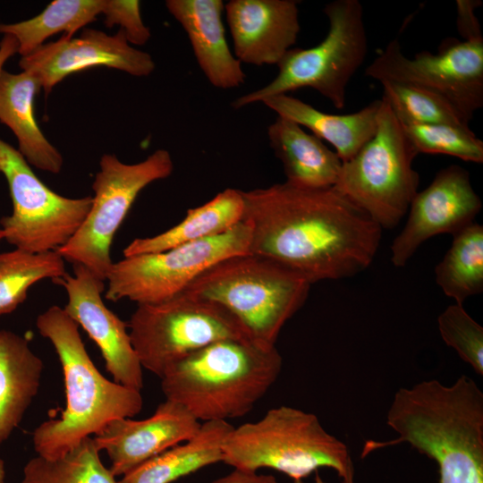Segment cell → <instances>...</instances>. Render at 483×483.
I'll return each instance as SVG.
<instances>
[{"label": "cell", "instance_id": "obj_1", "mask_svg": "<svg viewBox=\"0 0 483 483\" xmlns=\"http://www.w3.org/2000/svg\"><path fill=\"white\" fill-rule=\"evenodd\" d=\"M242 195L249 253L274 260L311 284L352 277L373 262L382 228L335 189L284 182Z\"/></svg>", "mask_w": 483, "mask_h": 483}, {"label": "cell", "instance_id": "obj_2", "mask_svg": "<svg viewBox=\"0 0 483 483\" xmlns=\"http://www.w3.org/2000/svg\"><path fill=\"white\" fill-rule=\"evenodd\" d=\"M36 326L58 355L65 388V408L60 417L44 421L32 433L38 455L59 458L110 421L131 418L141 411L140 391L99 372L87 352L78 324L64 308L51 306L38 315Z\"/></svg>", "mask_w": 483, "mask_h": 483}, {"label": "cell", "instance_id": "obj_3", "mask_svg": "<svg viewBox=\"0 0 483 483\" xmlns=\"http://www.w3.org/2000/svg\"><path fill=\"white\" fill-rule=\"evenodd\" d=\"M282 357L275 346L225 339L169 366L161 378L165 400L184 406L200 422L240 418L276 381Z\"/></svg>", "mask_w": 483, "mask_h": 483}, {"label": "cell", "instance_id": "obj_4", "mask_svg": "<svg viewBox=\"0 0 483 483\" xmlns=\"http://www.w3.org/2000/svg\"><path fill=\"white\" fill-rule=\"evenodd\" d=\"M310 285L295 271L248 252L218 261L182 292L224 306L254 343L273 347L282 327L306 301Z\"/></svg>", "mask_w": 483, "mask_h": 483}, {"label": "cell", "instance_id": "obj_5", "mask_svg": "<svg viewBox=\"0 0 483 483\" xmlns=\"http://www.w3.org/2000/svg\"><path fill=\"white\" fill-rule=\"evenodd\" d=\"M223 454V462L234 469L270 468L292 479L324 467L343 479L353 469L346 445L329 434L315 414L284 405L268 410L257 421L233 427Z\"/></svg>", "mask_w": 483, "mask_h": 483}, {"label": "cell", "instance_id": "obj_6", "mask_svg": "<svg viewBox=\"0 0 483 483\" xmlns=\"http://www.w3.org/2000/svg\"><path fill=\"white\" fill-rule=\"evenodd\" d=\"M323 13L329 24L325 38L312 47L291 48L276 64L275 79L236 98L233 108L301 88L317 90L337 109L345 106L347 86L368 54L363 8L359 0H335Z\"/></svg>", "mask_w": 483, "mask_h": 483}, {"label": "cell", "instance_id": "obj_7", "mask_svg": "<svg viewBox=\"0 0 483 483\" xmlns=\"http://www.w3.org/2000/svg\"><path fill=\"white\" fill-rule=\"evenodd\" d=\"M418 152L390 106L381 98L375 135L343 162L333 187L381 228L395 227L418 192Z\"/></svg>", "mask_w": 483, "mask_h": 483}, {"label": "cell", "instance_id": "obj_8", "mask_svg": "<svg viewBox=\"0 0 483 483\" xmlns=\"http://www.w3.org/2000/svg\"><path fill=\"white\" fill-rule=\"evenodd\" d=\"M128 326L142 368L159 377L174 362L217 341H252L224 306L185 292L160 302L139 304Z\"/></svg>", "mask_w": 483, "mask_h": 483}, {"label": "cell", "instance_id": "obj_9", "mask_svg": "<svg viewBox=\"0 0 483 483\" xmlns=\"http://www.w3.org/2000/svg\"><path fill=\"white\" fill-rule=\"evenodd\" d=\"M92 189L90 209L75 234L56 251L65 260L80 264L106 282L113 266L114 236L139 193L151 182L167 178L174 170L170 153L159 148L146 159L125 164L104 154Z\"/></svg>", "mask_w": 483, "mask_h": 483}, {"label": "cell", "instance_id": "obj_10", "mask_svg": "<svg viewBox=\"0 0 483 483\" xmlns=\"http://www.w3.org/2000/svg\"><path fill=\"white\" fill-rule=\"evenodd\" d=\"M250 228L242 221L229 231L157 252L123 258L108 273L105 297L151 304L182 293L218 261L249 252Z\"/></svg>", "mask_w": 483, "mask_h": 483}, {"label": "cell", "instance_id": "obj_11", "mask_svg": "<svg viewBox=\"0 0 483 483\" xmlns=\"http://www.w3.org/2000/svg\"><path fill=\"white\" fill-rule=\"evenodd\" d=\"M0 173L7 181L13 213L0 220L4 239L30 253L56 251L84 222L92 197L67 198L49 189L12 145L0 139Z\"/></svg>", "mask_w": 483, "mask_h": 483}, {"label": "cell", "instance_id": "obj_12", "mask_svg": "<svg viewBox=\"0 0 483 483\" xmlns=\"http://www.w3.org/2000/svg\"><path fill=\"white\" fill-rule=\"evenodd\" d=\"M380 83L416 86L447 100L470 123L483 106V39L445 38L437 53L420 51L404 55L398 39L380 50L365 70Z\"/></svg>", "mask_w": 483, "mask_h": 483}, {"label": "cell", "instance_id": "obj_13", "mask_svg": "<svg viewBox=\"0 0 483 483\" xmlns=\"http://www.w3.org/2000/svg\"><path fill=\"white\" fill-rule=\"evenodd\" d=\"M482 207L469 172L452 165L437 172L431 183L413 197L408 220L391 245V261L403 267L428 239L452 235L471 225Z\"/></svg>", "mask_w": 483, "mask_h": 483}, {"label": "cell", "instance_id": "obj_14", "mask_svg": "<svg viewBox=\"0 0 483 483\" xmlns=\"http://www.w3.org/2000/svg\"><path fill=\"white\" fill-rule=\"evenodd\" d=\"M73 275L52 282L67 294L64 309L94 341L114 381L140 391L142 366L132 346L129 326L104 303L105 282L80 264H73Z\"/></svg>", "mask_w": 483, "mask_h": 483}, {"label": "cell", "instance_id": "obj_15", "mask_svg": "<svg viewBox=\"0 0 483 483\" xmlns=\"http://www.w3.org/2000/svg\"><path fill=\"white\" fill-rule=\"evenodd\" d=\"M19 66L38 80L47 96L65 77L93 67L106 66L136 77L155 70L151 55L131 47L122 30L110 36L94 29H85L79 38L63 35L44 43L21 56Z\"/></svg>", "mask_w": 483, "mask_h": 483}, {"label": "cell", "instance_id": "obj_16", "mask_svg": "<svg viewBox=\"0 0 483 483\" xmlns=\"http://www.w3.org/2000/svg\"><path fill=\"white\" fill-rule=\"evenodd\" d=\"M201 423L182 404L165 400L148 418L110 421L93 439L106 451L110 470L123 476L167 449L192 438Z\"/></svg>", "mask_w": 483, "mask_h": 483}, {"label": "cell", "instance_id": "obj_17", "mask_svg": "<svg viewBox=\"0 0 483 483\" xmlns=\"http://www.w3.org/2000/svg\"><path fill=\"white\" fill-rule=\"evenodd\" d=\"M298 1L230 0L225 4L234 56L253 65L277 64L301 30Z\"/></svg>", "mask_w": 483, "mask_h": 483}, {"label": "cell", "instance_id": "obj_18", "mask_svg": "<svg viewBox=\"0 0 483 483\" xmlns=\"http://www.w3.org/2000/svg\"><path fill=\"white\" fill-rule=\"evenodd\" d=\"M165 6L186 32L197 63L210 84L230 89L244 83L242 63L225 38L222 0H167Z\"/></svg>", "mask_w": 483, "mask_h": 483}, {"label": "cell", "instance_id": "obj_19", "mask_svg": "<svg viewBox=\"0 0 483 483\" xmlns=\"http://www.w3.org/2000/svg\"><path fill=\"white\" fill-rule=\"evenodd\" d=\"M269 145L281 161L285 182L301 188H333L343 162L320 139L301 125L277 116L267 127Z\"/></svg>", "mask_w": 483, "mask_h": 483}, {"label": "cell", "instance_id": "obj_20", "mask_svg": "<svg viewBox=\"0 0 483 483\" xmlns=\"http://www.w3.org/2000/svg\"><path fill=\"white\" fill-rule=\"evenodd\" d=\"M261 103L277 116L308 128L318 139L330 143L343 163L353 157L375 135L381 99L347 114L325 113L287 94L267 97Z\"/></svg>", "mask_w": 483, "mask_h": 483}, {"label": "cell", "instance_id": "obj_21", "mask_svg": "<svg viewBox=\"0 0 483 483\" xmlns=\"http://www.w3.org/2000/svg\"><path fill=\"white\" fill-rule=\"evenodd\" d=\"M38 80L30 72L0 74V122L12 130L18 151L33 166L59 174L64 159L41 131L34 114V99L40 91Z\"/></svg>", "mask_w": 483, "mask_h": 483}, {"label": "cell", "instance_id": "obj_22", "mask_svg": "<svg viewBox=\"0 0 483 483\" xmlns=\"http://www.w3.org/2000/svg\"><path fill=\"white\" fill-rule=\"evenodd\" d=\"M43 367L26 338L0 330V446L19 426L37 395Z\"/></svg>", "mask_w": 483, "mask_h": 483}, {"label": "cell", "instance_id": "obj_23", "mask_svg": "<svg viewBox=\"0 0 483 483\" xmlns=\"http://www.w3.org/2000/svg\"><path fill=\"white\" fill-rule=\"evenodd\" d=\"M242 191L227 188L208 202L187 211L176 225L157 235L137 238L123 250L124 258L161 252L222 234L242 221Z\"/></svg>", "mask_w": 483, "mask_h": 483}, {"label": "cell", "instance_id": "obj_24", "mask_svg": "<svg viewBox=\"0 0 483 483\" xmlns=\"http://www.w3.org/2000/svg\"><path fill=\"white\" fill-rule=\"evenodd\" d=\"M226 420L201 423L190 440L152 457L122 476L119 483H172L211 464L223 462V444L233 429Z\"/></svg>", "mask_w": 483, "mask_h": 483}, {"label": "cell", "instance_id": "obj_25", "mask_svg": "<svg viewBox=\"0 0 483 483\" xmlns=\"http://www.w3.org/2000/svg\"><path fill=\"white\" fill-rule=\"evenodd\" d=\"M106 0H55L38 15L16 23H0V34L11 35L18 43V54L25 56L51 36L73 35L103 13Z\"/></svg>", "mask_w": 483, "mask_h": 483}, {"label": "cell", "instance_id": "obj_26", "mask_svg": "<svg viewBox=\"0 0 483 483\" xmlns=\"http://www.w3.org/2000/svg\"><path fill=\"white\" fill-rule=\"evenodd\" d=\"M451 247L435 268L445 294L462 304L483 291V226L472 223L453 235Z\"/></svg>", "mask_w": 483, "mask_h": 483}, {"label": "cell", "instance_id": "obj_27", "mask_svg": "<svg viewBox=\"0 0 483 483\" xmlns=\"http://www.w3.org/2000/svg\"><path fill=\"white\" fill-rule=\"evenodd\" d=\"M99 452L89 436L59 458L37 455L25 464L21 483H119Z\"/></svg>", "mask_w": 483, "mask_h": 483}, {"label": "cell", "instance_id": "obj_28", "mask_svg": "<svg viewBox=\"0 0 483 483\" xmlns=\"http://www.w3.org/2000/svg\"><path fill=\"white\" fill-rule=\"evenodd\" d=\"M64 262L57 251L35 254L15 249L0 253V316L15 310L37 282L65 275Z\"/></svg>", "mask_w": 483, "mask_h": 483}, {"label": "cell", "instance_id": "obj_29", "mask_svg": "<svg viewBox=\"0 0 483 483\" xmlns=\"http://www.w3.org/2000/svg\"><path fill=\"white\" fill-rule=\"evenodd\" d=\"M382 99L403 125L447 123L470 128L469 123L445 98L427 89L393 81L381 82Z\"/></svg>", "mask_w": 483, "mask_h": 483}, {"label": "cell", "instance_id": "obj_30", "mask_svg": "<svg viewBox=\"0 0 483 483\" xmlns=\"http://www.w3.org/2000/svg\"><path fill=\"white\" fill-rule=\"evenodd\" d=\"M402 125L418 154H441L483 163V141L470 128L447 123Z\"/></svg>", "mask_w": 483, "mask_h": 483}, {"label": "cell", "instance_id": "obj_31", "mask_svg": "<svg viewBox=\"0 0 483 483\" xmlns=\"http://www.w3.org/2000/svg\"><path fill=\"white\" fill-rule=\"evenodd\" d=\"M437 324L444 342L482 376L483 327L458 303L449 305L438 316Z\"/></svg>", "mask_w": 483, "mask_h": 483}, {"label": "cell", "instance_id": "obj_32", "mask_svg": "<svg viewBox=\"0 0 483 483\" xmlns=\"http://www.w3.org/2000/svg\"><path fill=\"white\" fill-rule=\"evenodd\" d=\"M102 14L105 25L107 28L119 25L130 44L140 46L148 41L151 33L142 21L139 1L106 0Z\"/></svg>", "mask_w": 483, "mask_h": 483}, {"label": "cell", "instance_id": "obj_33", "mask_svg": "<svg viewBox=\"0 0 483 483\" xmlns=\"http://www.w3.org/2000/svg\"><path fill=\"white\" fill-rule=\"evenodd\" d=\"M457 30L463 40L483 39L475 9L482 4L479 0H457Z\"/></svg>", "mask_w": 483, "mask_h": 483}, {"label": "cell", "instance_id": "obj_34", "mask_svg": "<svg viewBox=\"0 0 483 483\" xmlns=\"http://www.w3.org/2000/svg\"><path fill=\"white\" fill-rule=\"evenodd\" d=\"M212 483H278L273 475L258 474L257 471L234 469L231 473L218 478Z\"/></svg>", "mask_w": 483, "mask_h": 483}, {"label": "cell", "instance_id": "obj_35", "mask_svg": "<svg viewBox=\"0 0 483 483\" xmlns=\"http://www.w3.org/2000/svg\"><path fill=\"white\" fill-rule=\"evenodd\" d=\"M18 53V43L14 37L4 35L0 41V74L6 61Z\"/></svg>", "mask_w": 483, "mask_h": 483}, {"label": "cell", "instance_id": "obj_36", "mask_svg": "<svg viewBox=\"0 0 483 483\" xmlns=\"http://www.w3.org/2000/svg\"><path fill=\"white\" fill-rule=\"evenodd\" d=\"M342 483H355L354 470L352 469L345 477L342 479Z\"/></svg>", "mask_w": 483, "mask_h": 483}, {"label": "cell", "instance_id": "obj_37", "mask_svg": "<svg viewBox=\"0 0 483 483\" xmlns=\"http://www.w3.org/2000/svg\"><path fill=\"white\" fill-rule=\"evenodd\" d=\"M5 481V467L4 462L0 459V483H4Z\"/></svg>", "mask_w": 483, "mask_h": 483}, {"label": "cell", "instance_id": "obj_38", "mask_svg": "<svg viewBox=\"0 0 483 483\" xmlns=\"http://www.w3.org/2000/svg\"><path fill=\"white\" fill-rule=\"evenodd\" d=\"M316 474H315V481L314 483H326L322 478L321 476L319 475V473L317 471H315ZM293 483H303L301 479H293Z\"/></svg>", "mask_w": 483, "mask_h": 483}, {"label": "cell", "instance_id": "obj_39", "mask_svg": "<svg viewBox=\"0 0 483 483\" xmlns=\"http://www.w3.org/2000/svg\"><path fill=\"white\" fill-rule=\"evenodd\" d=\"M2 239H4V233H3V230H2V228H1V226H0V241H1Z\"/></svg>", "mask_w": 483, "mask_h": 483}]
</instances>
